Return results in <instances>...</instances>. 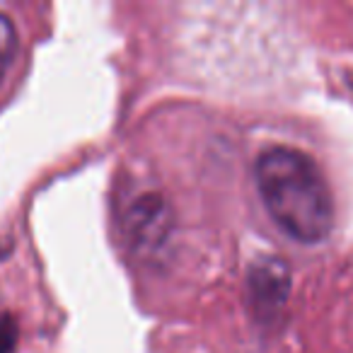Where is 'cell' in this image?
Masks as SVG:
<instances>
[{
  "label": "cell",
  "instance_id": "cell-4",
  "mask_svg": "<svg viewBox=\"0 0 353 353\" xmlns=\"http://www.w3.org/2000/svg\"><path fill=\"white\" fill-rule=\"evenodd\" d=\"M17 51V32L15 25L0 12V80L8 73V68L12 65Z\"/></svg>",
  "mask_w": 353,
  "mask_h": 353
},
{
  "label": "cell",
  "instance_id": "cell-5",
  "mask_svg": "<svg viewBox=\"0 0 353 353\" xmlns=\"http://www.w3.org/2000/svg\"><path fill=\"white\" fill-rule=\"evenodd\" d=\"M17 336H20L17 322L10 314H3L0 317V353H15Z\"/></svg>",
  "mask_w": 353,
  "mask_h": 353
},
{
  "label": "cell",
  "instance_id": "cell-3",
  "mask_svg": "<svg viewBox=\"0 0 353 353\" xmlns=\"http://www.w3.org/2000/svg\"><path fill=\"white\" fill-rule=\"evenodd\" d=\"M290 293V269L283 259L259 256L250 269L252 310L261 322H274Z\"/></svg>",
  "mask_w": 353,
  "mask_h": 353
},
{
  "label": "cell",
  "instance_id": "cell-1",
  "mask_svg": "<svg viewBox=\"0 0 353 353\" xmlns=\"http://www.w3.org/2000/svg\"><path fill=\"white\" fill-rule=\"evenodd\" d=\"M254 182L266 213L288 237L314 245L332 232V189L307 152L288 145L266 148L256 157Z\"/></svg>",
  "mask_w": 353,
  "mask_h": 353
},
{
  "label": "cell",
  "instance_id": "cell-2",
  "mask_svg": "<svg viewBox=\"0 0 353 353\" xmlns=\"http://www.w3.org/2000/svg\"><path fill=\"white\" fill-rule=\"evenodd\" d=\"M121 228L128 247L138 254H160L174 228V216L160 192H138L121 211Z\"/></svg>",
  "mask_w": 353,
  "mask_h": 353
}]
</instances>
